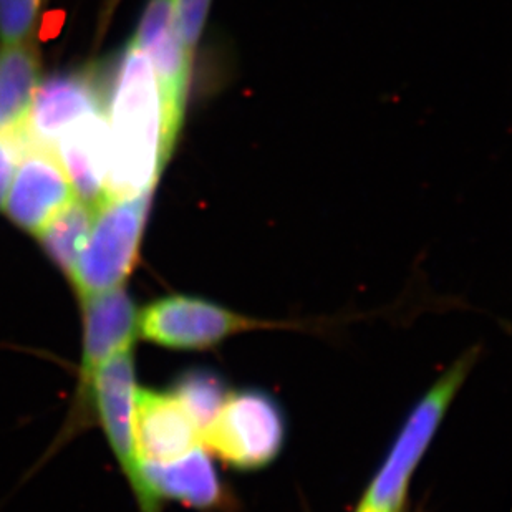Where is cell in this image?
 I'll use <instances>...</instances> for the list:
<instances>
[{
  "label": "cell",
  "instance_id": "6da1fadb",
  "mask_svg": "<svg viewBox=\"0 0 512 512\" xmlns=\"http://www.w3.org/2000/svg\"><path fill=\"white\" fill-rule=\"evenodd\" d=\"M107 100V199L153 191L171 155L165 145L160 88L148 58L135 42L118 58Z\"/></svg>",
  "mask_w": 512,
  "mask_h": 512
},
{
  "label": "cell",
  "instance_id": "7a4b0ae2",
  "mask_svg": "<svg viewBox=\"0 0 512 512\" xmlns=\"http://www.w3.org/2000/svg\"><path fill=\"white\" fill-rule=\"evenodd\" d=\"M474 360V350L464 353L418 401L355 512L403 511L411 476L435 438L456 393L471 372Z\"/></svg>",
  "mask_w": 512,
  "mask_h": 512
},
{
  "label": "cell",
  "instance_id": "3957f363",
  "mask_svg": "<svg viewBox=\"0 0 512 512\" xmlns=\"http://www.w3.org/2000/svg\"><path fill=\"white\" fill-rule=\"evenodd\" d=\"M153 191L107 199L95 211L72 282L80 297L123 287L140 257Z\"/></svg>",
  "mask_w": 512,
  "mask_h": 512
},
{
  "label": "cell",
  "instance_id": "277c9868",
  "mask_svg": "<svg viewBox=\"0 0 512 512\" xmlns=\"http://www.w3.org/2000/svg\"><path fill=\"white\" fill-rule=\"evenodd\" d=\"M287 440L281 403L264 390L229 393L223 408L201 435V445L237 471L274 463Z\"/></svg>",
  "mask_w": 512,
  "mask_h": 512
},
{
  "label": "cell",
  "instance_id": "5b68a950",
  "mask_svg": "<svg viewBox=\"0 0 512 512\" xmlns=\"http://www.w3.org/2000/svg\"><path fill=\"white\" fill-rule=\"evenodd\" d=\"M276 324L237 314L211 300L193 295H168L140 312L143 339L174 350L213 348L234 335Z\"/></svg>",
  "mask_w": 512,
  "mask_h": 512
},
{
  "label": "cell",
  "instance_id": "8992f818",
  "mask_svg": "<svg viewBox=\"0 0 512 512\" xmlns=\"http://www.w3.org/2000/svg\"><path fill=\"white\" fill-rule=\"evenodd\" d=\"M135 363L128 348L103 363L92 377L85 405L93 406L100 416L113 453L130 481L141 512H161V504L150 493L141 476L140 461L133 440V395H135Z\"/></svg>",
  "mask_w": 512,
  "mask_h": 512
},
{
  "label": "cell",
  "instance_id": "52a82bcc",
  "mask_svg": "<svg viewBox=\"0 0 512 512\" xmlns=\"http://www.w3.org/2000/svg\"><path fill=\"white\" fill-rule=\"evenodd\" d=\"M150 62L160 88L165 145L173 153L183 126L193 60L184 50L174 22L173 0H150L133 40Z\"/></svg>",
  "mask_w": 512,
  "mask_h": 512
},
{
  "label": "cell",
  "instance_id": "ba28073f",
  "mask_svg": "<svg viewBox=\"0 0 512 512\" xmlns=\"http://www.w3.org/2000/svg\"><path fill=\"white\" fill-rule=\"evenodd\" d=\"M5 213L24 231L39 234L75 198L72 184L52 148L30 140L20 156Z\"/></svg>",
  "mask_w": 512,
  "mask_h": 512
},
{
  "label": "cell",
  "instance_id": "9c48e42d",
  "mask_svg": "<svg viewBox=\"0 0 512 512\" xmlns=\"http://www.w3.org/2000/svg\"><path fill=\"white\" fill-rule=\"evenodd\" d=\"M133 440L140 463H170L201 446V430L173 393L136 387Z\"/></svg>",
  "mask_w": 512,
  "mask_h": 512
},
{
  "label": "cell",
  "instance_id": "30bf717a",
  "mask_svg": "<svg viewBox=\"0 0 512 512\" xmlns=\"http://www.w3.org/2000/svg\"><path fill=\"white\" fill-rule=\"evenodd\" d=\"M107 92L93 68L63 73L45 80L35 92L27 133L37 145L54 150L55 141L73 123L93 113L105 112Z\"/></svg>",
  "mask_w": 512,
  "mask_h": 512
},
{
  "label": "cell",
  "instance_id": "8fae6325",
  "mask_svg": "<svg viewBox=\"0 0 512 512\" xmlns=\"http://www.w3.org/2000/svg\"><path fill=\"white\" fill-rule=\"evenodd\" d=\"M83 300V360L78 401L85 405L92 377L103 363L131 348L140 314L123 287L85 295Z\"/></svg>",
  "mask_w": 512,
  "mask_h": 512
},
{
  "label": "cell",
  "instance_id": "7c38bea8",
  "mask_svg": "<svg viewBox=\"0 0 512 512\" xmlns=\"http://www.w3.org/2000/svg\"><path fill=\"white\" fill-rule=\"evenodd\" d=\"M140 469L160 504L168 499L201 512L234 511L231 494L201 446L170 463H140Z\"/></svg>",
  "mask_w": 512,
  "mask_h": 512
},
{
  "label": "cell",
  "instance_id": "4fadbf2b",
  "mask_svg": "<svg viewBox=\"0 0 512 512\" xmlns=\"http://www.w3.org/2000/svg\"><path fill=\"white\" fill-rule=\"evenodd\" d=\"M54 151L72 184L75 198L93 208L107 201L110 170L107 110L73 123L55 141Z\"/></svg>",
  "mask_w": 512,
  "mask_h": 512
},
{
  "label": "cell",
  "instance_id": "5bb4252c",
  "mask_svg": "<svg viewBox=\"0 0 512 512\" xmlns=\"http://www.w3.org/2000/svg\"><path fill=\"white\" fill-rule=\"evenodd\" d=\"M40 55L34 42L0 49V136L27 135V121L39 88Z\"/></svg>",
  "mask_w": 512,
  "mask_h": 512
},
{
  "label": "cell",
  "instance_id": "9a60e30c",
  "mask_svg": "<svg viewBox=\"0 0 512 512\" xmlns=\"http://www.w3.org/2000/svg\"><path fill=\"white\" fill-rule=\"evenodd\" d=\"M95 211L97 208L90 204L73 199L37 234L50 259L70 279L92 229Z\"/></svg>",
  "mask_w": 512,
  "mask_h": 512
},
{
  "label": "cell",
  "instance_id": "2e32d148",
  "mask_svg": "<svg viewBox=\"0 0 512 512\" xmlns=\"http://www.w3.org/2000/svg\"><path fill=\"white\" fill-rule=\"evenodd\" d=\"M171 393L183 403L201 430V435L229 397L228 385L223 377L208 368H193L181 373Z\"/></svg>",
  "mask_w": 512,
  "mask_h": 512
},
{
  "label": "cell",
  "instance_id": "e0dca14e",
  "mask_svg": "<svg viewBox=\"0 0 512 512\" xmlns=\"http://www.w3.org/2000/svg\"><path fill=\"white\" fill-rule=\"evenodd\" d=\"M44 0H0V42L17 44L34 30Z\"/></svg>",
  "mask_w": 512,
  "mask_h": 512
},
{
  "label": "cell",
  "instance_id": "ac0fdd59",
  "mask_svg": "<svg viewBox=\"0 0 512 512\" xmlns=\"http://www.w3.org/2000/svg\"><path fill=\"white\" fill-rule=\"evenodd\" d=\"M174 22L184 50L193 60L213 0H173Z\"/></svg>",
  "mask_w": 512,
  "mask_h": 512
},
{
  "label": "cell",
  "instance_id": "d6986e66",
  "mask_svg": "<svg viewBox=\"0 0 512 512\" xmlns=\"http://www.w3.org/2000/svg\"><path fill=\"white\" fill-rule=\"evenodd\" d=\"M29 143V133L22 136H0V206L4 204L17 163Z\"/></svg>",
  "mask_w": 512,
  "mask_h": 512
}]
</instances>
